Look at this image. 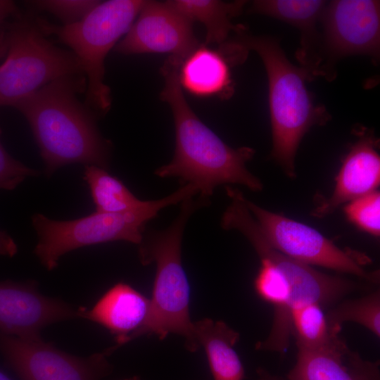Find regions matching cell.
Here are the masks:
<instances>
[{"label":"cell","mask_w":380,"mask_h":380,"mask_svg":"<svg viewBox=\"0 0 380 380\" xmlns=\"http://www.w3.org/2000/svg\"><path fill=\"white\" fill-rule=\"evenodd\" d=\"M182 62L169 56L162 68L165 86L161 99L172 110L175 127V151L172 160L158 168L160 177H179L195 185L200 196L208 198L216 186L238 184L254 191L262 183L246 167L255 151L249 147L234 148L224 143L194 113L188 104L179 80Z\"/></svg>","instance_id":"obj_1"},{"label":"cell","mask_w":380,"mask_h":380,"mask_svg":"<svg viewBox=\"0 0 380 380\" xmlns=\"http://www.w3.org/2000/svg\"><path fill=\"white\" fill-rule=\"evenodd\" d=\"M86 89L84 75L65 76L14 106L30 126L47 176L68 164L108 165L110 144L99 133L93 112L78 99Z\"/></svg>","instance_id":"obj_2"},{"label":"cell","mask_w":380,"mask_h":380,"mask_svg":"<svg viewBox=\"0 0 380 380\" xmlns=\"http://www.w3.org/2000/svg\"><path fill=\"white\" fill-rule=\"evenodd\" d=\"M233 40L247 52L260 57L268 80L272 130V158L291 178L296 176L295 158L300 141L314 125L325 124L330 115L316 104L307 88L314 78L287 58L279 40L267 35H253L242 28Z\"/></svg>","instance_id":"obj_3"},{"label":"cell","mask_w":380,"mask_h":380,"mask_svg":"<svg viewBox=\"0 0 380 380\" xmlns=\"http://www.w3.org/2000/svg\"><path fill=\"white\" fill-rule=\"evenodd\" d=\"M208 198H188L179 213L167 229L151 231L139 244L141 264L155 263L156 271L148 320L138 334L156 335L160 340L170 334L182 336L186 348L195 352L199 346L189 314L190 286L182 264V241L190 216L208 205Z\"/></svg>","instance_id":"obj_4"},{"label":"cell","mask_w":380,"mask_h":380,"mask_svg":"<svg viewBox=\"0 0 380 380\" xmlns=\"http://www.w3.org/2000/svg\"><path fill=\"white\" fill-rule=\"evenodd\" d=\"M196 186L186 184L163 198L146 201L139 208L120 213L94 212L71 220H53L37 213L32 217L38 242L34 253L48 270L58 265L61 256L79 248L125 241L139 245L143 239L146 223L169 205L193 197Z\"/></svg>","instance_id":"obj_5"},{"label":"cell","mask_w":380,"mask_h":380,"mask_svg":"<svg viewBox=\"0 0 380 380\" xmlns=\"http://www.w3.org/2000/svg\"><path fill=\"white\" fill-rule=\"evenodd\" d=\"M145 2L100 1L82 20L68 25L35 18L46 36L56 37L79 60L87 80L84 105L91 112L104 114L110 108V89L104 82L105 58L121 36L128 32Z\"/></svg>","instance_id":"obj_6"},{"label":"cell","mask_w":380,"mask_h":380,"mask_svg":"<svg viewBox=\"0 0 380 380\" xmlns=\"http://www.w3.org/2000/svg\"><path fill=\"white\" fill-rule=\"evenodd\" d=\"M5 26L7 52L0 65V107L19 101L58 78L84 74L72 52L48 39L35 18L23 16Z\"/></svg>","instance_id":"obj_7"},{"label":"cell","mask_w":380,"mask_h":380,"mask_svg":"<svg viewBox=\"0 0 380 380\" xmlns=\"http://www.w3.org/2000/svg\"><path fill=\"white\" fill-rule=\"evenodd\" d=\"M244 203L269 244L282 254L308 265L356 275L372 282L376 274L367 272L365 257L344 251L314 228L261 208L244 196Z\"/></svg>","instance_id":"obj_8"},{"label":"cell","mask_w":380,"mask_h":380,"mask_svg":"<svg viewBox=\"0 0 380 380\" xmlns=\"http://www.w3.org/2000/svg\"><path fill=\"white\" fill-rule=\"evenodd\" d=\"M322 77L331 80L334 66L343 58L367 56L376 64L380 55V2L327 1L322 18Z\"/></svg>","instance_id":"obj_9"},{"label":"cell","mask_w":380,"mask_h":380,"mask_svg":"<svg viewBox=\"0 0 380 380\" xmlns=\"http://www.w3.org/2000/svg\"><path fill=\"white\" fill-rule=\"evenodd\" d=\"M0 353L20 380H101L112 371L103 351L77 357L42 336L24 338L0 331Z\"/></svg>","instance_id":"obj_10"},{"label":"cell","mask_w":380,"mask_h":380,"mask_svg":"<svg viewBox=\"0 0 380 380\" xmlns=\"http://www.w3.org/2000/svg\"><path fill=\"white\" fill-rule=\"evenodd\" d=\"M136 21L116 45L122 54L160 53L184 60L200 44L192 22L167 2L146 1Z\"/></svg>","instance_id":"obj_11"},{"label":"cell","mask_w":380,"mask_h":380,"mask_svg":"<svg viewBox=\"0 0 380 380\" xmlns=\"http://www.w3.org/2000/svg\"><path fill=\"white\" fill-rule=\"evenodd\" d=\"M76 308L47 297L36 281H0V331L24 338L41 337V330L51 324L80 318Z\"/></svg>","instance_id":"obj_12"},{"label":"cell","mask_w":380,"mask_h":380,"mask_svg":"<svg viewBox=\"0 0 380 380\" xmlns=\"http://www.w3.org/2000/svg\"><path fill=\"white\" fill-rule=\"evenodd\" d=\"M355 133L357 139L343 158L332 194L319 202L312 210L315 217H324L342 204L377 190L380 183L379 140L366 128H359Z\"/></svg>","instance_id":"obj_13"},{"label":"cell","mask_w":380,"mask_h":380,"mask_svg":"<svg viewBox=\"0 0 380 380\" xmlns=\"http://www.w3.org/2000/svg\"><path fill=\"white\" fill-rule=\"evenodd\" d=\"M150 312V300L130 285L119 282L89 310L80 307V318L94 322L115 336V343L103 350L107 356L138 338Z\"/></svg>","instance_id":"obj_14"},{"label":"cell","mask_w":380,"mask_h":380,"mask_svg":"<svg viewBox=\"0 0 380 380\" xmlns=\"http://www.w3.org/2000/svg\"><path fill=\"white\" fill-rule=\"evenodd\" d=\"M322 0H257L251 11L285 22L300 33L296 56L300 67L315 78L322 77L321 18L327 4Z\"/></svg>","instance_id":"obj_15"},{"label":"cell","mask_w":380,"mask_h":380,"mask_svg":"<svg viewBox=\"0 0 380 380\" xmlns=\"http://www.w3.org/2000/svg\"><path fill=\"white\" fill-rule=\"evenodd\" d=\"M378 362L365 360L338 335L317 349L298 348L289 380H379Z\"/></svg>","instance_id":"obj_16"},{"label":"cell","mask_w":380,"mask_h":380,"mask_svg":"<svg viewBox=\"0 0 380 380\" xmlns=\"http://www.w3.org/2000/svg\"><path fill=\"white\" fill-rule=\"evenodd\" d=\"M232 62L225 51L200 44L183 61L179 70L182 88L199 96L231 93Z\"/></svg>","instance_id":"obj_17"},{"label":"cell","mask_w":380,"mask_h":380,"mask_svg":"<svg viewBox=\"0 0 380 380\" xmlns=\"http://www.w3.org/2000/svg\"><path fill=\"white\" fill-rule=\"evenodd\" d=\"M194 333L208 358L214 380H243V364L234 349L239 334L222 321L209 318L194 322Z\"/></svg>","instance_id":"obj_18"},{"label":"cell","mask_w":380,"mask_h":380,"mask_svg":"<svg viewBox=\"0 0 380 380\" xmlns=\"http://www.w3.org/2000/svg\"><path fill=\"white\" fill-rule=\"evenodd\" d=\"M166 2L191 22L196 20L205 26V44L221 46L227 42L232 32L236 33L243 27L234 25L232 20L241 13L245 1L171 0Z\"/></svg>","instance_id":"obj_19"},{"label":"cell","mask_w":380,"mask_h":380,"mask_svg":"<svg viewBox=\"0 0 380 380\" xmlns=\"http://www.w3.org/2000/svg\"><path fill=\"white\" fill-rule=\"evenodd\" d=\"M84 179L88 184L97 212L125 213L139 208L146 202L138 199L120 180L101 167L85 165Z\"/></svg>","instance_id":"obj_20"},{"label":"cell","mask_w":380,"mask_h":380,"mask_svg":"<svg viewBox=\"0 0 380 380\" xmlns=\"http://www.w3.org/2000/svg\"><path fill=\"white\" fill-rule=\"evenodd\" d=\"M291 327L298 348L305 349L325 346L341 331L329 326L322 307L316 303H307L294 308L291 312Z\"/></svg>","instance_id":"obj_21"},{"label":"cell","mask_w":380,"mask_h":380,"mask_svg":"<svg viewBox=\"0 0 380 380\" xmlns=\"http://www.w3.org/2000/svg\"><path fill=\"white\" fill-rule=\"evenodd\" d=\"M329 326L341 329L343 322H353L380 336V293L379 291L362 298L346 300L326 315Z\"/></svg>","instance_id":"obj_22"},{"label":"cell","mask_w":380,"mask_h":380,"mask_svg":"<svg viewBox=\"0 0 380 380\" xmlns=\"http://www.w3.org/2000/svg\"><path fill=\"white\" fill-rule=\"evenodd\" d=\"M348 219L360 229L379 236L380 234V194L375 190L346 203Z\"/></svg>","instance_id":"obj_23"},{"label":"cell","mask_w":380,"mask_h":380,"mask_svg":"<svg viewBox=\"0 0 380 380\" xmlns=\"http://www.w3.org/2000/svg\"><path fill=\"white\" fill-rule=\"evenodd\" d=\"M100 1L95 0H37L30 1L34 8L53 14L63 25L82 20Z\"/></svg>","instance_id":"obj_24"},{"label":"cell","mask_w":380,"mask_h":380,"mask_svg":"<svg viewBox=\"0 0 380 380\" xmlns=\"http://www.w3.org/2000/svg\"><path fill=\"white\" fill-rule=\"evenodd\" d=\"M1 130L0 129V136ZM39 172L13 158L0 141V189L13 190L27 177L36 176Z\"/></svg>","instance_id":"obj_25"},{"label":"cell","mask_w":380,"mask_h":380,"mask_svg":"<svg viewBox=\"0 0 380 380\" xmlns=\"http://www.w3.org/2000/svg\"><path fill=\"white\" fill-rule=\"evenodd\" d=\"M20 14L16 4L13 1L0 0V30L6 24V20Z\"/></svg>","instance_id":"obj_26"},{"label":"cell","mask_w":380,"mask_h":380,"mask_svg":"<svg viewBox=\"0 0 380 380\" xmlns=\"http://www.w3.org/2000/svg\"><path fill=\"white\" fill-rule=\"evenodd\" d=\"M18 252L15 241L6 232L0 231V255L13 257Z\"/></svg>","instance_id":"obj_27"},{"label":"cell","mask_w":380,"mask_h":380,"mask_svg":"<svg viewBox=\"0 0 380 380\" xmlns=\"http://www.w3.org/2000/svg\"><path fill=\"white\" fill-rule=\"evenodd\" d=\"M4 27L5 26L0 30V59L5 57L8 49Z\"/></svg>","instance_id":"obj_28"},{"label":"cell","mask_w":380,"mask_h":380,"mask_svg":"<svg viewBox=\"0 0 380 380\" xmlns=\"http://www.w3.org/2000/svg\"><path fill=\"white\" fill-rule=\"evenodd\" d=\"M259 380H279L276 376L272 375L263 369H259L257 371Z\"/></svg>","instance_id":"obj_29"},{"label":"cell","mask_w":380,"mask_h":380,"mask_svg":"<svg viewBox=\"0 0 380 380\" xmlns=\"http://www.w3.org/2000/svg\"><path fill=\"white\" fill-rule=\"evenodd\" d=\"M0 380H11L6 375L0 372Z\"/></svg>","instance_id":"obj_30"},{"label":"cell","mask_w":380,"mask_h":380,"mask_svg":"<svg viewBox=\"0 0 380 380\" xmlns=\"http://www.w3.org/2000/svg\"><path fill=\"white\" fill-rule=\"evenodd\" d=\"M123 380H141L138 376H133L129 379H125Z\"/></svg>","instance_id":"obj_31"}]
</instances>
